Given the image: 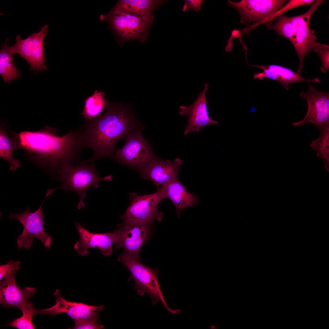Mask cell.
Returning <instances> with one entry per match:
<instances>
[{
  "mask_svg": "<svg viewBox=\"0 0 329 329\" xmlns=\"http://www.w3.org/2000/svg\"><path fill=\"white\" fill-rule=\"evenodd\" d=\"M106 111L87 121L82 127L80 139L83 148H91L93 154L87 160L113 157L117 142L133 131L139 129V122L126 104L108 102Z\"/></svg>",
  "mask_w": 329,
  "mask_h": 329,
  "instance_id": "cell-1",
  "label": "cell"
},
{
  "mask_svg": "<svg viewBox=\"0 0 329 329\" xmlns=\"http://www.w3.org/2000/svg\"><path fill=\"white\" fill-rule=\"evenodd\" d=\"M80 135V132L72 130L59 137L55 129L47 126L38 131L18 134L20 148L55 168L76 161L83 148Z\"/></svg>",
  "mask_w": 329,
  "mask_h": 329,
  "instance_id": "cell-2",
  "label": "cell"
},
{
  "mask_svg": "<svg viewBox=\"0 0 329 329\" xmlns=\"http://www.w3.org/2000/svg\"><path fill=\"white\" fill-rule=\"evenodd\" d=\"M90 163L87 160L75 166L64 163L58 171V179L62 183L60 188L67 191H74L77 194L79 198L77 206L79 209L85 207L84 200L90 188H97L101 182L112 180V175L100 176L95 170L94 162Z\"/></svg>",
  "mask_w": 329,
  "mask_h": 329,
  "instance_id": "cell-3",
  "label": "cell"
},
{
  "mask_svg": "<svg viewBox=\"0 0 329 329\" xmlns=\"http://www.w3.org/2000/svg\"><path fill=\"white\" fill-rule=\"evenodd\" d=\"M118 261L122 263L131 273L128 281H135L134 289L137 290L138 294L143 295L147 294L155 305L160 300L166 309L171 313L175 314L181 310H174L170 308L164 299L160 288L158 275L159 270L157 268H151L142 264L140 259L130 256L124 253L120 255Z\"/></svg>",
  "mask_w": 329,
  "mask_h": 329,
  "instance_id": "cell-4",
  "label": "cell"
},
{
  "mask_svg": "<svg viewBox=\"0 0 329 329\" xmlns=\"http://www.w3.org/2000/svg\"><path fill=\"white\" fill-rule=\"evenodd\" d=\"M101 20H106L119 37L125 41H146L153 19L122 9L112 8L107 15H100Z\"/></svg>",
  "mask_w": 329,
  "mask_h": 329,
  "instance_id": "cell-5",
  "label": "cell"
},
{
  "mask_svg": "<svg viewBox=\"0 0 329 329\" xmlns=\"http://www.w3.org/2000/svg\"><path fill=\"white\" fill-rule=\"evenodd\" d=\"M57 189H48L45 196L40 206L35 212H31L29 208L21 213H10L8 218L10 220L15 219L19 221L23 226V231L17 238L18 249L23 247L29 249L33 245V239H39L42 243L47 248L51 246V237L46 233L44 230V218L42 207L43 202L48 196Z\"/></svg>",
  "mask_w": 329,
  "mask_h": 329,
  "instance_id": "cell-6",
  "label": "cell"
},
{
  "mask_svg": "<svg viewBox=\"0 0 329 329\" xmlns=\"http://www.w3.org/2000/svg\"><path fill=\"white\" fill-rule=\"evenodd\" d=\"M284 0H242L234 2L228 1V4L239 12L241 22L248 27L265 23L269 27L274 15L283 7L286 1Z\"/></svg>",
  "mask_w": 329,
  "mask_h": 329,
  "instance_id": "cell-7",
  "label": "cell"
},
{
  "mask_svg": "<svg viewBox=\"0 0 329 329\" xmlns=\"http://www.w3.org/2000/svg\"><path fill=\"white\" fill-rule=\"evenodd\" d=\"M324 0H316L311 4L309 9L305 13L291 17L295 30V37L292 44L299 60V65L297 72L300 75L303 67V60L308 53L311 51L317 52L322 44L317 41L314 31L309 27L311 18L317 8Z\"/></svg>",
  "mask_w": 329,
  "mask_h": 329,
  "instance_id": "cell-8",
  "label": "cell"
},
{
  "mask_svg": "<svg viewBox=\"0 0 329 329\" xmlns=\"http://www.w3.org/2000/svg\"><path fill=\"white\" fill-rule=\"evenodd\" d=\"M165 199L160 188L153 193L138 195L130 193V203L124 214L121 217L123 220H131L150 225L156 220L160 221L163 216L158 209L161 200Z\"/></svg>",
  "mask_w": 329,
  "mask_h": 329,
  "instance_id": "cell-9",
  "label": "cell"
},
{
  "mask_svg": "<svg viewBox=\"0 0 329 329\" xmlns=\"http://www.w3.org/2000/svg\"><path fill=\"white\" fill-rule=\"evenodd\" d=\"M141 129L126 136L124 145L116 150L115 160L138 171L147 165L155 157L146 140L141 135Z\"/></svg>",
  "mask_w": 329,
  "mask_h": 329,
  "instance_id": "cell-10",
  "label": "cell"
},
{
  "mask_svg": "<svg viewBox=\"0 0 329 329\" xmlns=\"http://www.w3.org/2000/svg\"><path fill=\"white\" fill-rule=\"evenodd\" d=\"M150 225L136 221L123 220L115 230L116 235V247L123 248V253L140 259V251L148 239Z\"/></svg>",
  "mask_w": 329,
  "mask_h": 329,
  "instance_id": "cell-11",
  "label": "cell"
},
{
  "mask_svg": "<svg viewBox=\"0 0 329 329\" xmlns=\"http://www.w3.org/2000/svg\"><path fill=\"white\" fill-rule=\"evenodd\" d=\"M48 25H44L38 32L30 35L25 39L17 36L16 43L10 47L12 52L14 55L19 54L29 63L30 70L35 73L47 69L44 64L43 43L48 34Z\"/></svg>",
  "mask_w": 329,
  "mask_h": 329,
  "instance_id": "cell-12",
  "label": "cell"
},
{
  "mask_svg": "<svg viewBox=\"0 0 329 329\" xmlns=\"http://www.w3.org/2000/svg\"><path fill=\"white\" fill-rule=\"evenodd\" d=\"M308 89L300 93V97L306 101L308 110L304 118L301 121L294 122V126H300L306 123H312L320 131L329 126V93L319 91L310 82H308Z\"/></svg>",
  "mask_w": 329,
  "mask_h": 329,
  "instance_id": "cell-13",
  "label": "cell"
},
{
  "mask_svg": "<svg viewBox=\"0 0 329 329\" xmlns=\"http://www.w3.org/2000/svg\"><path fill=\"white\" fill-rule=\"evenodd\" d=\"M59 290L57 289L54 294L56 304L49 308L40 310V314L55 315L65 313L73 320L87 319L98 323L99 313L103 309V305L96 306L70 302L63 298Z\"/></svg>",
  "mask_w": 329,
  "mask_h": 329,
  "instance_id": "cell-14",
  "label": "cell"
},
{
  "mask_svg": "<svg viewBox=\"0 0 329 329\" xmlns=\"http://www.w3.org/2000/svg\"><path fill=\"white\" fill-rule=\"evenodd\" d=\"M80 239L73 246L78 254L82 256L87 255L88 249L97 248L104 256L110 255L113 252L112 245L115 243V232L104 233H92L83 227L80 223L75 222Z\"/></svg>",
  "mask_w": 329,
  "mask_h": 329,
  "instance_id": "cell-15",
  "label": "cell"
},
{
  "mask_svg": "<svg viewBox=\"0 0 329 329\" xmlns=\"http://www.w3.org/2000/svg\"><path fill=\"white\" fill-rule=\"evenodd\" d=\"M209 86V83L204 84L203 90L200 92L196 100L191 104L179 106V114L188 116L184 135L192 132H199L202 127L218 123V121L211 119L208 113L205 95Z\"/></svg>",
  "mask_w": 329,
  "mask_h": 329,
  "instance_id": "cell-16",
  "label": "cell"
},
{
  "mask_svg": "<svg viewBox=\"0 0 329 329\" xmlns=\"http://www.w3.org/2000/svg\"><path fill=\"white\" fill-rule=\"evenodd\" d=\"M182 162L179 158L172 162L156 157L139 172L142 178L151 181L158 187L178 178Z\"/></svg>",
  "mask_w": 329,
  "mask_h": 329,
  "instance_id": "cell-17",
  "label": "cell"
},
{
  "mask_svg": "<svg viewBox=\"0 0 329 329\" xmlns=\"http://www.w3.org/2000/svg\"><path fill=\"white\" fill-rule=\"evenodd\" d=\"M16 272V270L12 271L0 282V303L4 307H15L19 309L35 294V288H19L15 281Z\"/></svg>",
  "mask_w": 329,
  "mask_h": 329,
  "instance_id": "cell-18",
  "label": "cell"
},
{
  "mask_svg": "<svg viewBox=\"0 0 329 329\" xmlns=\"http://www.w3.org/2000/svg\"><path fill=\"white\" fill-rule=\"evenodd\" d=\"M160 189L165 199H169L173 203L178 218L184 209L193 207L200 203L195 194L187 191L178 178L161 186Z\"/></svg>",
  "mask_w": 329,
  "mask_h": 329,
  "instance_id": "cell-19",
  "label": "cell"
},
{
  "mask_svg": "<svg viewBox=\"0 0 329 329\" xmlns=\"http://www.w3.org/2000/svg\"><path fill=\"white\" fill-rule=\"evenodd\" d=\"M161 0H121L113 8L122 9L154 19V11L166 1Z\"/></svg>",
  "mask_w": 329,
  "mask_h": 329,
  "instance_id": "cell-20",
  "label": "cell"
},
{
  "mask_svg": "<svg viewBox=\"0 0 329 329\" xmlns=\"http://www.w3.org/2000/svg\"><path fill=\"white\" fill-rule=\"evenodd\" d=\"M3 127L1 125L0 128V157L8 161L10 170L15 171L20 166L19 161L14 159L12 155L15 150L20 148L18 134L14 133L11 138Z\"/></svg>",
  "mask_w": 329,
  "mask_h": 329,
  "instance_id": "cell-21",
  "label": "cell"
},
{
  "mask_svg": "<svg viewBox=\"0 0 329 329\" xmlns=\"http://www.w3.org/2000/svg\"><path fill=\"white\" fill-rule=\"evenodd\" d=\"M9 38L6 39L0 51V75L4 82L9 84L11 81L20 78L21 75L14 63L13 55L7 44Z\"/></svg>",
  "mask_w": 329,
  "mask_h": 329,
  "instance_id": "cell-22",
  "label": "cell"
},
{
  "mask_svg": "<svg viewBox=\"0 0 329 329\" xmlns=\"http://www.w3.org/2000/svg\"><path fill=\"white\" fill-rule=\"evenodd\" d=\"M84 102V109L81 115L87 121L99 115L108 103L105 98L104 93L97 90H96L93 95L88 97Z\"/></svg>",
  "mask_w": 329,
  "mask_h": 329,
  "instance_id": "cell-23",
  "label": "cell"
},
{
  "mask_svg": "<svg viewBox=\"0 0 329 329\" xmlns=\"http://www.w3.org/2000/svg\"><path fill=\"white\" fill-rule=\"evenodd\" d=\"M19 309L22 313V316L11 321L8 326L19 329H35L32 320L35 314L39 313V310L36 309L30 301L23 305Z\"/></svg>",
  "mask_w": 329,
  "mask_h": 329,
  "instance_id": "cell-24",
  "label": "cell"
},
{
  "mask_svg": "<svg viewBox=\"0 0 329 329\" xmlns=\"http://www.w3.org/2000/svg\"><path fill=\"white\" fill-rule=\"evenodd\" d=\"M319 137L312 141L309 146L316 151L317 157L323 160L325 168L329 169V126L320 131Z\"/></svg>",
  "mask_w": 329,
  "mask_h": 329,
  "instance_id": "cell-25",
  "label": "cell"
},
{
  "mask_svg": "<svg viewBox=\"0 0 329 329\" xmlns=\"http://www.w3.org/2000/svg\"><path fill=\"white\" fill-rule=\"evenodd\" d=\"M269 28L276 31L279 36H283L288 39L292 43L295 37V30L292 20L291 17L281 15L277 21Z\"/></svg>",
  "mask_w": 329,
  "mask_h": 329,
  "instance_id": "cell-26",
  "label": "cell"
},
{
  "mask_svg": "<svg viewBox=\"0 0 329 329\" xmlns=\"http://www.w3.org/2000/svg\"><path fill=\"white\" fill-rule=\"evenodd\" d=\"M317 53L320 58L322 65L320 67L321 71L326 73L329 69V47L327 44H322Z\"/></svg>",
  "mask_w": 329,
  "mask_h": 329,
  "instance_id": "cell-27",
  "label": "cell"
},
{
  "mask_svg": "<svg viewBox=\"0 0 329 329\" xmlns=\"http://www.w3.org/2000/svg\"><path fill=\"white\" fill-rule=\"evenodd\" d=\"M75 325L73 329H104V327L98 323L87 319H81L73 320Z\"/></svg>",
  "mask_w": 329,
  "mask_h": 329,
  "instance_id": "cell-28",
  "label": "cell"
},
{
  "mask_svg": "<svg viewBox=\"0 0 329 329\" xmlns=\"http://www.w3.org/2000/svg\"><path fill=\"white\" fill-rule=\"evenodd\" d=\"M21 264L20 261L10 260L7 264L0 266V280L6 276L13 271L19 269Z\"/></svg>",
  "mask_w": 329,
  "mask_h": 329,
  "instance_id": "cell-29",
  "label": "cell"
},
{
  "mask_svg": "<svg viewBox=\"0 0 329 329\" xmlns=\"http://www.w3.org/2000/svg\"><path fill=\"white\" fill-rule=\"evenodd\" d=\"M203 0H185L182 8V11L185 12L189 9H192L198 12L200 10L201 5Z\"/></svg>",
  "mask_w": 329,
  "mask_h": 329,
  "instance_id": "cell-30",
  "label": "cell"
}]
</instances>
